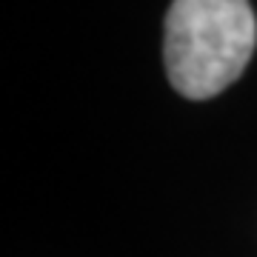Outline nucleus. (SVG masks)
Returning <instances> with one entry per match:
<instances>
[{"instance_id": "f257e3e1", "label": "nucleus", "mask_w": 257, "mask_h": 257, "mask_svg": "<svg viewBox=\"0 0 257 257\" xmlns=\"http://www.w3.org/2000/svg\"><path fill=\"white\" fill-rule=\"evenodd\" d=\"M257 46L248 0H172L166 15V74L189 100H206L237 80Z\"/></svg>"}]
</instances>
